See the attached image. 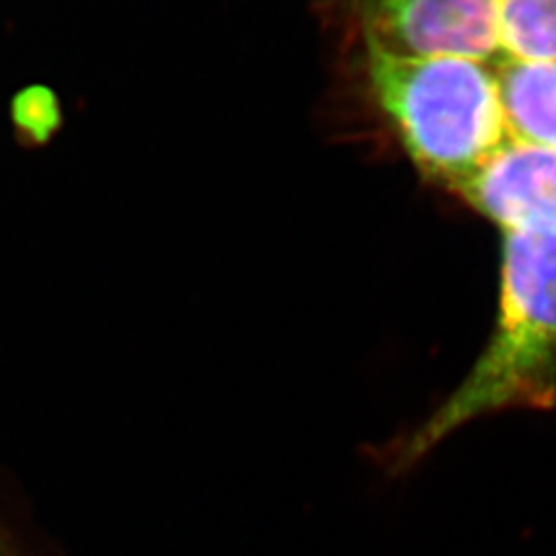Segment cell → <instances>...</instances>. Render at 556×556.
<instances>
[{"mask_svg":"<svg viewBox=\"0 0 556 556\" xmlns=\"http://www.w3.org/2000/svg\"><path fill=\"white\" fill-rule=\"evenodd\" d=\"M501 233L495 328L462 383L394 452L400 472L477 418L556 410V231Z\"/></svg>","mask_w":556,"mask_h":556,"instance_id":"1","label":"cell"},{"mask_svg":"<svg viewBox=\"0 0 556 556\" xmlns=\"http://www.w3.org/2000/svg\"><path fill=\"white\" fill-rule=\"evenodd\" d=\"M365 48L371 96L427 176L454 190L511 140L497 64Z\"/></svg>","mask_w":556,"mask_h":556,"instance_id":"2","label":"cell"},{"mask_svg":"<svg viewBox=\"0 0 556 556\" xmlns=\"http://www.w3.org/2000/svg\"><path fill=\"white\" fill-rule=\"evenodd\" d=\"M501 0H365V46L396 56L498 64Z\"/></svg>","mask_w":556,"mask_h":556,"instance_id":"3","label":"cell"},{"mask_svg":"<svg viewBox=\"0 0 556 556\" xmlns=\"http://www.w3.org/2000/svg\"><path fill=\"white\" fill-rule=\"evenodd\" d=\"M454 192L501 231H556V149L509 140Z\"/></svg>","mask_w":556,"mask_h":556,"instance_id":"4","label":"cell"},{"mask_svg":"<svg viewBox=\"0 0 556 556\" xmlns=\"http://www.w3.org/2000/svg\"><path fill=\"white\" fill-rule=\"evenodd\" d=\"M497 77L511 140L556 149V60H501Z\"/></svg>","mask_w":556,"mask_h":556,"instance_id":"5","label":"cell"},{"mask_svg":"<svg viewBox=\"0 0 556 556\" xmlns=\"http://www.w3.org/2000/svg\"><path fill=\"white\" fill-rule=\"evenodd\" d=\"M503 60L555 62L556 0H501Z\"/></svg>","mask_w":556,"mask_h":556,"instance_id":"6","label":"cell"},{"mask_svg":"<svg viewBox=\"0 0 556 556\" xmlns=\"http://www.w3.org/2000/svg\"><path fill=\"white\" fill-rule=\"evenodd\" d=\"M11 116L23 139L43 142L59 126V103L46 87H29L13 101Z\"/></svg>","mask_w":556,"mask_h":556,"instance_id":"7","label":"cell"},{"mask_svg":"<svg viewBox=\"0 0 556 556\" xmlns=\"http://www.w3.org/2000/svg\"><path fill=\"white\" fill-rule=\"evenodd\" d=\"M0 556H15L11 553V548L7 546V542H4L2 534H0Z\"/></svg>","mask_w":556,"mask_h":556,"instance_id":"8","label":"cell"}]
</instances>
